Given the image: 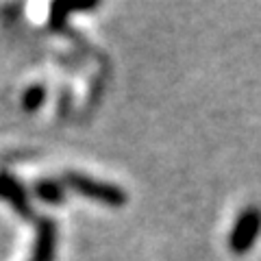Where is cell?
<instances>
[{"label": "cell", "instance_id": "8992f818", "mask_svg": "<svg viewBox=\"0 0 261 261\" xmlns=\"http://www.w3.org/2000/svg\"><path fill=\"white\" fill-rule=\"evenodd\" d=\"M35 196L48 205H59L65 200V185L55 178H42L35 183Z\"/></svg>", "mask_w": 261, "mask_h": 261}, {"label": "cell", "instance_id": "3957f363", "mask_svg": "<svg viewBox=\"0 0 261 261\" xmlns=\"http://www.w3.org/2000/svg\"><path fill=\"white\" fill-rule=\"evenodd\" d=\"M57 222L53 218H39L35 226V244L29 261H55L57 255Z\"/></svg>", "mask_w": 261, "mask_h": 261}, {"label": "cell", "instance_id": "5b68a950", "mask_svg": "<svg viewBox=\"0 0 261 261\" xmlns=\"http://www.w3.org/2000/svg\"><path fill=\"white\" fill-rule=\"evenodd\" d=\"M98 3H87V5H79V7H72L68 3H55L50 7V29L57 31H68V15L74 13V11H92L96 9Z\"/></svg>", "mask_w": 261, "mask_h": 261}, {"label": "cell", "instance_id": "52a82bcc", "mask_svg": "<svg viewBox=\"0 0 261 261\" xmlns=\"http://www.w3.org/2000/svg\"><path fill=\"white\" fill-rule=\"evenodd\" d=\"M44 100H46V87L42 83H37V85H31L27 92H24L22 107L27 109L29 113H33V111H37L39 107H42Z\"/></svg>", "mask_w": 261, "mask_h": 261}, {"label": "cell", "instance_id": "6da1fadb", "mask_svg": "<svg viewBox=\"0 0 261 261\" xmlns=\"http://www.w3.org/2000/svg\"><path fill=\"white\" fill-rule=\"evenodd\" d=\"M63 185L70 187L72 192L85 196V198H92L96 202H105V205H109V207H122L128 200L126 192L122 190L120 185L98 181V178H92V176L81 174V172H65Z\"/></svg>", "mask_w": 261, "mask_h": 261}, {"label": "cell", "instance_id": "277c9868", "mask_svg": "<svg viewBox=\"0 0 261 261\" xmlns=\"http://www.w3.org/2000/svg\"><path fill=\"white\" fill-rule=\"evenodd\" d=\"M0 198L9 202L20 218H33L29 192L24 190V185L9 172H0Z\"/></svg>", "mask_w": 261, "mask_h": 261}, {"label": "cell", "instance_id": "7a4b0ae2", "mask_svg": "<svg viewBox=\"0 0 261 261\" xmlns=\"http://www.w3.org/2000/svg\"><path fill=\"white\" fill-rule=\"evenodd\" d=\"M261 235V209L257 205L244 207L233 222L228 233V250L233 255H246L255 246L257 238Z\"/></svg>", "mask_w": 261, "mask_h": 261}]
</instances>
